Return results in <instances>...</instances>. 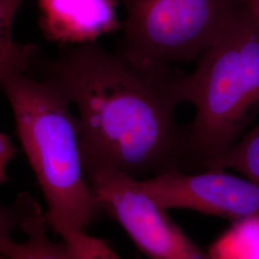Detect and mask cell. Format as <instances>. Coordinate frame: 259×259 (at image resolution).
Returning a JSON list of instances; mask_svg holds the SVG:
<instances>
[{"mask_svg": "<svg viewBox=\"0 0 259 259\" xmlns=\"http://www.w3.org/2000/svg\"><path fill=\"white\" fill-rule=\"evenodd\" d=\"M185 75L136 65L93 42L64 51L47 65V80L77 111L82 155L144 180L188 158L187 130L176 117Z\"/></svg>", "mask_w": 259, "mask_h": 259, "instance_id": "1", "label": "cell"}, {"mask_svg": "<svg viewBox=\"0 0 259 259\" xmlns=\"http://www.w3.org/2000/svg\"><path fill=\"white\" fill-rule=\"evenodd\" d=\"M20 144L47 201L50 229L69 226L85 231L101 210L88 183L77 117L55 84L28 72L0 78Z\"/></svg>", "mask_w": 259, "mask_h": 259, "instance_id": "2", "label": "cell"}, {"mask_svg": "<svg viewBox=\"0 0 259 259\" xmlns=\"http://www.w3.org/2000/svg\"><path fill=\"white\" fill-rule=\"evenodd\" d=\"M184 96L194 107L188 158L204 168L243 136L259 111V26L242 8L185 75Z\"/></svg>", "mask_w": 259, "mask_h": 259, "instance_id": "3", "label": "cell"}, {"mask_svg": "<svg viewBox=\"0 0 259 259\" xmlns=\"http://www.w3.org/2000/svg\"><path fill=\"white\" fill-rule=\"evenodd\" d=\"M126 12L118 54L152 69L197 59L221 37L240 0H119Z\"/></svg>", "mask_w": 259, "mask_h": 259, "instance_id": "4", "label": "cell"}, {"mask_svg": "<svg viewBox=\"0 0 259 259\" xmlns=\"http://www.w3.org/2000/svg\"><path fill=\"white\" fill-rule=\"evenodd\" d=\"M82 157L101 212L119 223L149 259H211L141 188L138 179L93 157Z\"/></svg>", "mask_w": 259, "mask_h": 259, "instance_id": "5", "label": "cell"}, {"mask_svg": "<svg viewBox=\"0 0 259 259\" xmlns=\"http://www.w3.org/2000/svg\"><path fill=\"white\" fill-rule=\"evenodd\" d=\"M139 182L164 209H192L234 222L259 216V183L227 170L207 169L188 174L174 169Z\"/></svg>", "mask_w": 259, "mask_h": 259, "instance_id": "6", "label": "cell"}, {"mask_svg": "<svg viewBox=\"0 0 259 259\" xmlns=\"http://www.w3.org/2000/svg\"><path fill=\"white\" fill-rule=\"evenodd\" d=\"M45 37L62 45L83 46L122 29L119 0H37Z\"/></svg>", "mask_w": 259, "mask_h": 259, "instance_id": "7", "label": "cell"}, {"mask_svg": "<svg viewBox=\"0 0 259 259\" xmlns=\"http://www.w3.org/2000/svg\"><path fill=\"white\" fill-rule=\"evenodd\" d=\"M17 201L21 209L19 230L26 240L0 237V259H74L65 242L54 243L47 237V215L34 198L21 193Z\"/></svg>", "mask_w": 259, "mask_h": 259, "instance_id": "8", "label": "cell"}, {"mask_svg": "<svg viewBox=\"0 0 259 259\" xmlns=\"http://www.w3.org/2000/svg\"><path fill=\"white\" fill-rule=\"evenodd\" d=\"M24 0H0V78L11 72H29L36 48L13 37V23Z\"/></svg>", "mask_w": 259, "mask_h": 259, "instance_id": "9", "label": "cell"}, {"mask_svg": "<svg viewBox=\"0 0 259 259\" xmlns=\"http://www.w3.org/2000/svg\"><path fill=\"white\" fill-rule=\"evenodd\" d=\"M208 254L211 259H259V216L234 222Z\"/></svg>", "mask_w": 259, "mask_h": 259, "instance_id": "10", "label": "cell"}, {"mask_svg": "<svg viewBox=\"0 0 259 259\" xmlns=\"http://www.w3.org/2000/svg\"><path fill=\"white\" fill-rule=\"evenodd\" d=\"M204 169H231L259 183V126L243 135L220 157L206 163Z\"/></svg>", "mask_w": 259, "mask_h": 259, "instance_id": "11", "label": "cell"}, {"mask_svg": "<svg viewBox=\"0 0 259 259\" xmlns=\"http://www.w3.org/2000/svg\"><path fill=\"white\" fill-rule=\"evenodd\" d=\"M52 230L61 235L74 259H122L107 241L91 236L85 231L65 225Z\"/></svg>", "mask_w": 259, "mask_h": 259, "instance_id": "12", "label": "cell"}, {"mask_svg": "<svg viewBox=\"0 0 259 259\" xmlns=\"http://www.w3.org/2000/svg\"><path fill=\"white\" fill-rule=\"evenodd\" d=\"M21 209L18 201L13 205H0V237L12 236V233L19 229Z\"/></svg>", "mask_w": 259, "mask_h": 259, "instance_id": "13", "label": "cell"}, {"mask_svg": "<svg viewBox=\"0 0 259 259\" xmlns=\"http://www.w3.org/2000/svg\"><path fill=\"white\" fill-rule=\"evenodd\" d=\"M17 154V148L8 135L0 132V185L8 181L7 167Z\"/></svg>", "mask_w": 259, "mask_h": 259, "instance_id": "14", "label": "cell"}, {"mask_svg": "<svg viewBox=\"0 0 259 259\" xmlns=\"http://www.w3.org/2000/svg\"><path fill=\"white\" fill-rule=\"evenodd\" d=\"M250 18L259 26V0H240Z\"/></svg>", "mask_w": 259, "mask_h": 259, "instance_id": "15", "label": "cell"}]
</instances>
